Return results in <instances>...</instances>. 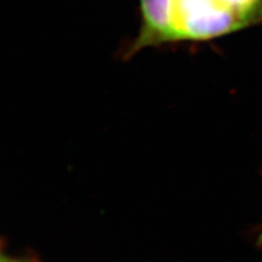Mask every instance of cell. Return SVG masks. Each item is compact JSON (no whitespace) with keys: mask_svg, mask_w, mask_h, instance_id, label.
I'll return each instance as SVG.
<instances>
[{"mask_svg":"<svg viewBox=\"0 0 262 262\" xmlns=\"http://www.w3.org/2000/svg\"><path fill=\"white\" fill-rule=\"evenodd\" d=\"M136 48L206 40L247 27L262 16V0H140Z\"/></svg>","mask_w":262,"mask_h":262,"instance_id":"obj_1","label":"cell"},{"mask_svg":"<svg viewBox=\"0 0 262 262\" xmlns=\"http://www.w3.org/2000/svg\"><path fill=\"white\" fill-rule=\"evenodd\" d=\"M0 262H30V260H27V259H24V258L12 257V256H10V255H6L5 253H2Z\"/></svg>","mask_w":262,"mask_h":262,"instance_id":"obj_2","label":"cell"},{"mask_svg":"<svg viewBox=\"0 0 262 262\" xmlns=\"http://www.w3.org/2000/svg\"><path fill=\"white\" fill-rule=\"evenodd\" d=\"M256 245H257V247H260V248H262V230L260 231L259 235H258V237H257Z\"/></svg>","mask_w":262,"mask_h":262,"instance_id":"obj_3","label":"cell"}]
</instances>
